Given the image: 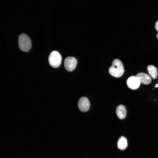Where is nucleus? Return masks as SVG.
<instances>
[{
	"label": "nucleus",
	"mask_w": 158,
	"mask_h": 158,
	"mask_svg": "<svg viewBox=\"0 0 158 158\" xmlns=\"http://www.w3.org/2000/svg\"><path fill=\"white\" fill-rule=\"evenodd\" d=\"M157 38L158 39V33L157 35Z\"/></svg>",
	"instance_id": "13"
},
{
	"label": "nucleus",
	"mask_w": 158,
	"mask_h": 158,
	"mask_svg": "<svg viewBox=\"0 0 158 158\" xmlns=\"http://www.w3.org/2000/svg\"><path fill=\"white\" fill-rule=\"evenodd\" d=\"M109 74L116 78H119L123 75L124 72L123 66L121 61L115 59L113 61L111 66L109 70Z\"/></svg>",
	"instance_id": "1"
},
{
	"label": "nucleus",
	"mask_w": 158,
	"mask_h": 158,
	"mask_svg": "<svg viewBox=\"0 0 158 158\" xmlns=\"http://www.w3.org/2000/svg\"><path fill=\"white\" fill-rule=\"evenodd\" d=\"M116 113L119 119H122L124 118L126 114V111L125 107L122 105L118 106L116 109Z\"/></svg>",
	"instance_id": "8"
},
{
	"label": "nucleus",
	"mask_w": 158,
	"mask_h": 158,
	"mask_svg": "<svg viewBox=\"0 0 158 158\" xmlns=\"http://www.w3.org/2000/svg\"><path fill=\"white\" fill-rule=\"evenodd\" d=\"M158 87V84H157L156 85V86H155V87Z\"/></svg>",
	"instance_id": "12"
},
{
	"label": "nucleus",
	"mask_w": 158,
	"mask_h": 158,
	"mask_svg": "<svg viewBox=\"0 0 158 158\" xmlns=\"http://www.w3.org/2000/svg\"><path fill=\"white\" fill-rule=\"evenodd\" d=\"M61 61V55L58 52L53 51L51 53L49 57V62L51 67L58 68L60 65Z\"/></svg>",
	"instance_id": "3"
},
{
	"label": "nucleus",
	"mask_w": 158,
	"mask_h": 158,
	"mask_svg": "<svg viewBox=\"0 0 158 158\" xmlns=\"http://www.w3.org/2000/svg\"><path fill=\"white\" fill-rule=\"evenodd\" d=\"M136 76L139 78L140 82L144 84L148 85L151 82V78L147 74L140 73H138Z\"/></svg>",
	"instance_id": "7"
},
{
	"label": "nucleus",
	"mask_w": 158,
	"mask_h": 158,
	"mask_svg": "<svg viewBox=\"0 0 158 158\" xmlns=\"http://www.w3.org/2000/svg\"><path fill=\"white\" fill-rule=\"evenodd\" d=\"M78 107L79 109L83 112L87 111L89 109L90 103L88 99L85 97H83L79 100Z\"/></svg>",
	"instance_id": "6"
},
{
	"label": "nucleus",
	"mask_w": 158,
	"mask_h": 158,
	"mask_svg": "<svg viewBox=\"0 0 158 158\" xmlns=\"http://www.w3.org/2000/svg\"><path fill=\"white\" fill-rule=\"evenodd\" d=\"M18 43L20 49L23 51L27 52L31 48V40L29 37L25 34H22L20 35Z\"/></svg>",
	"instance_id": "2"
},
{
	"label": "nucleus",
	"mask_w": 158,
	"mask_h": 158,
	"mask_svg": "<svg viewBox=\"0 0 158 158\" xmlns=\"http://www.w3.org/2000/svg\"><path fill=\"white\" fill-rule=\"evenodd\" d=\"M155 26L156 30L158 31V21L156 22Z\"/></svg>",
	"instance_id": "11"
},
{
	"label": "nucleus",
	"mask_w": 158,
	"mask_h": 158,
	"mask_svg": "<svg viewBox=\"0 0 158 158\" xmlns=\"http://www.w3.org/2000/svg\"><path fill=\"white\" fill-rule=\"evenodd\" d=\"M147 70L153 78L155 79L157 78V70L155 66L152 65H149L147 67Z\"/></svg>",
	"instance_id": "10"
},
{
	"label": "nucleus",
	"mask_w": 158,
	"mask_h": 158,
	"mask_svg": "<svg viewBox=\"0 0 158 158\" xmlns=\"http://www.w3.org/2000/svg\"><path fill=\"white\" fill-rule=\"evenodd\" d=\"M77 63L76 59L74 57H68L65 60L64 66L68 71H72L75 68Z\"/></svg>",
	"instance_id": "4"
},
{
	"label": "nucleus",
	"mask_w": 158,
	"mask_h": 158,
	"mask_svg": "<svg viewBox=\"0 0 158 158\" xmlns=\"http://www.w3.org/2000/svg\"><path fill=\"white\" fill-rule=\"evenodd\" d=\"M127 141L126 138L123 136H121L117 142L118 148L121 150L125 149L127 146Z\"/></svg>",
	"instance_id": "9"
},
{
	"label": "nucleus",
	"mask_w": 158,
	"mask_h": 158,
	"mask_svg": "<svg viewBox=\"0 0 158 158\" xmlns=\"http://www.w3.org/2000/svg\"><path fill=\"white\" fill-rule=\"evenodd\" d=\"M140 82L139 78L135 76H132L129 78L127 81L128 87L132 90H135L140 86Z\"/></svg>",
	"instance_id": "5"
}]
</instances>
